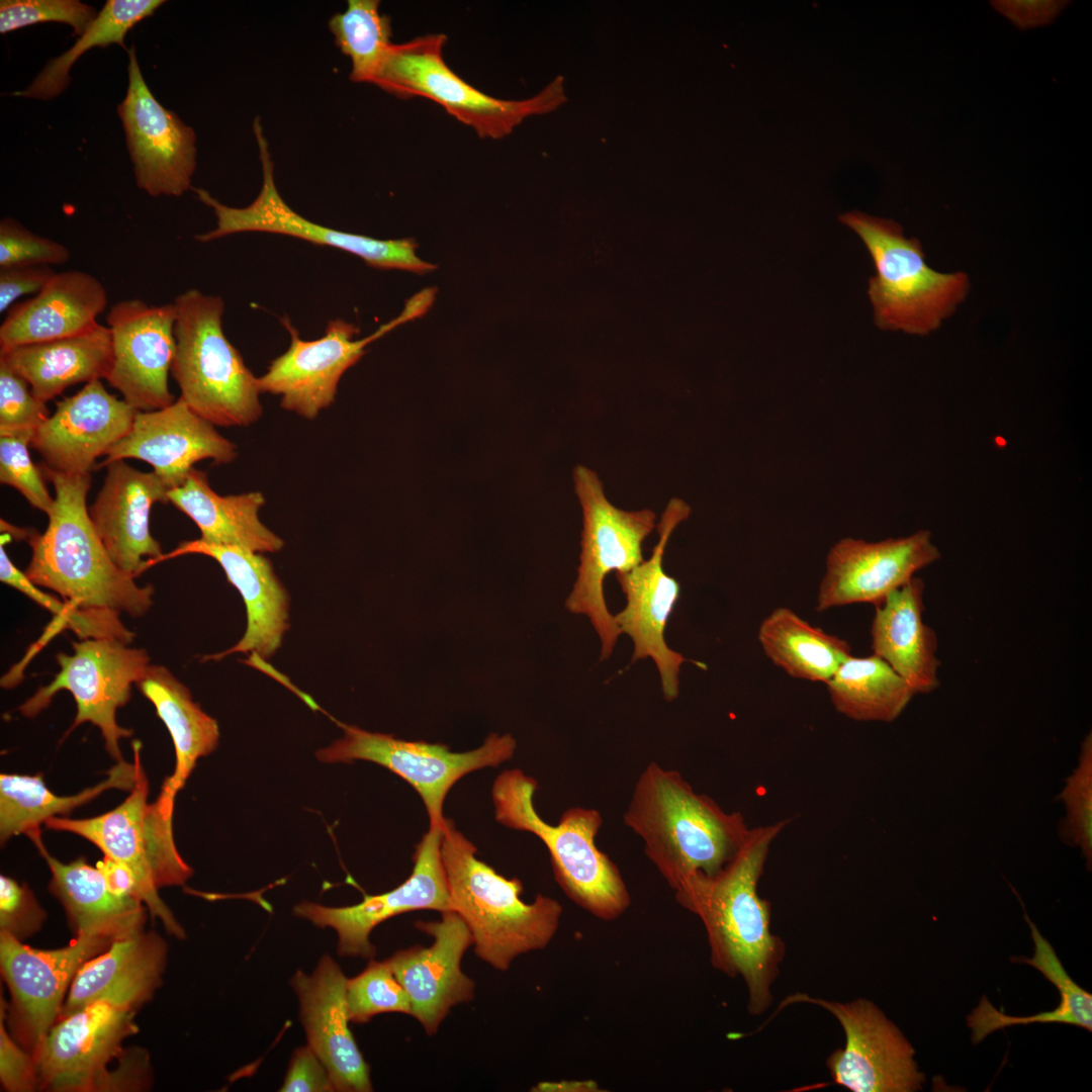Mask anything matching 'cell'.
<instances>
[{
	"label": "cell",
	"instance_id": "cell-14",
	"mask_svg": "<svg viewBox=\"0 0 1092 1092\" xmlns=\"http://www.w3.org/2000/svg\"><path fill=\"white\" fill-rule=\"evenodd\" d=\"M253 130L263 175L258 196L250 205L238 208L221 203L204 189L194 188L197 198L212 208L216 216V226L197 235V241L208 243L246 232L271 233L346 251L378 269H400L424 274L437 268L417 256L418 244L413 239L378 240L346 233L310 221L295 212L277 190L273 161L259 117L254 120Z\"/></svg>",
	"mask_w": 1092,
	"mask_h": 1092
},
{
	"label": "cell",
	"instance_id": "cell-39",
	"mask_svg": "<svg viewBox=\"0 0 1092 1092\" xmlns=\"http://www.w3.org/2000/svg\"><path fill=\"white\" fill-rule=\"evenodd\" d=\"M164 3L163 0H107L76 42L63 55L52 59L26 89L12 95L40 100L60 95L70 84L73 64L85 52L112 43L127 50L124 46L127 32Z\"/></svg>",
	"mask_w": 1092,
	"mask_h": 1092
},
{
	"label": "cell",
	"instance_id": "cell-15",
	"mask_svg": "<svg viewBox=\"0 0 1092 1092\" xmlns=\"http://www.w3.org/2000/svg\"><path fill=\"white\" fill-rule=\"evenodd\" d=\"M795 1003L819 1006L841 1025L845 1044L826 1060L835 1084L852 1092L922 1090L925 1074L914 1060L912 1044L875 1003L864 998L830 1001L798 992L787 996L778 1010Z\"/></svg>",
	"mask_w": 1092,
	"mask_h": 1092
},
{
	"label": "cell",
	"instance_id": "cell-2",
	"mask_svg": "<svg viewBox=\"0 0 1092 1092\" xmlns=\"http://www.w3.org/2000/svg\"><path fill=\"white\" fill-rule=\"evenodd\" d=\"M624 824L674 891L696 873L721 871L740 850L750 828L739 812H726L694 791L674 769L650 762L636 781Z\"/></svg>",
	"mask_w": 1092,
	"mask_h": 1092
},
{
	"label": "cell",
	"instance_id": "cell-31",
	"mask_svg": "<svg viewBox=\"0 0 1092 1092\" xmlns=\"http://www.w3.org/2000/svg\"><path fill=\"white\" fill-rule=\"evenodd\" d=\"M106 306L98 278L80 270L57 272L40 291L8 309L0 326V352L81 334L97 324Z\"/></svg>",
	"mask_w": 1092,
	"mask_h": 1092
},
{
	"label": "cell",
	"instance_id": "cell-49",
	"mask_svg": "<svg viewBox=\"0 0 1092 1092\" xmlns=\"http://www.w3.org/2000/svg\"><path fill=\"white\" fill-rule=\"evenodd\" d=\"M46 919L44 909L26 884L0 876V931L22 941L38 932Z\"/></svg>",
	"mask_w": 1092,
	"mask_h": 1092
},
{
	"label": "cell",
	"instance_id": "cell-26",
	"mask_svg": "<svg viewBox=\"0 0 1092 1092\" xmlns=\"http://www.w3.org/2000/svg\"><path fill=\"white\" fill-rule=\"evenodd\" d=\"M105 467L106 476L88 509L89 517L112 561L136 577L163 555L151 534L150 517L156 503H169V488L154 471L143 472L124 460Z\"/></svg>",
	"mask_w": 1092,
	"mask_h": 1092
},
{
	"label": "cell",
	"instance_id": "cell-52",
	"mask_svg": "<svg viewBox=\"0 0 1092 1092\" xmlns=\"http://www.w3.org/2000/svg\"><path fill=\"white\" fill-rule=\"evenodd\" d=\"M56 273L48 265L0 268V312L8 310L21 296L36 294Z\"/></svg>",
	"mask_w": 1092,
	"mask_h": 1092
},
{
	"label": "cell",
	"instance_id": "cell-7",
	"mask_svg": "<svg viewBox=\"0 0 1092 1092\" xmlns=\"http://www.w3.org/2000/svg\"><path fill=\"white\" fill-rule=\"evenodd\" d=\"M149 790L142 767L129 795L114 809L81 819L57 816L43 825L88 840L105 857L126 868L133 877L138 897L151 916L160 920L169 934L183 939L185 930L159 896V889L183 886L193 871L175 843L174 807L158 799L150 803Z\"/></svg>",
	"mask_w": 1092,
	"mask_h": 1092
},
{
	"label": "cell",
	"instance_id": "cell-23",
	"mask_svg": "<svg viewBox=\"0 0 1092 1092\" xmlns=\"http://www.w3.org/2000/svg\"><path fill=\"white\" fill-rule=\"evenodd\" d=\"M415 926L433 937L431 946L400 949L386 961L408 995L412 1016L434 1035L452 1007L474 998L475 982L461 969L473 938L452 910L442 912L439 921H417Z\"/></svg>",
	"mask_w": 1092,
	"mask_h": 1092
},
{
	"label": "cell",
	"instance_id": "cell-32",
	"mask_svg": "<svg viewBox=\"0 0 1092 1092\" xmlns=\"http://www.w3.org/2000/svg\"><path fill=\"white\" fill-rule=\"evenodd\" d=\"M925 583L913 576L875 607L873 654L885 660L916 694L939 687L936 632L923 621Z\"/></svg>",
	"mask_w": 1092,
	"mask_h": 1092
},
{
	"label": "cell",
	"instance_id": "cell-51",
	"mask_svg": "<svg viewBox=\"0 0 1092 1092\" xmlns=\"http://www.w3.org/2000/svg\"><path fill=\"white\" fill-rule=\"evenodd\" d=\"M280 1091L326 1092L335 1088L327 1068L307 1044L294 1051Z\"/></svg>",
	"mask_w": 1092,
	"mask_h": 1092
},
{
	"label": "cell",
	"instance_id": "cell-13",
	"mask_svg": "<svg viewBox=\"0 0 1092 1092\" xmlns=\"http://www.w3.org/2000/svg\"><path fill=\"white\" fill-rule=\"evenodd\" d=\"M128 645L112 639L72 642L73 654H57L59 672L19 706L20 713L32 718L50 705L58 692L68 691L75 700L77 713L67 734L89 722L99 728L108 754L116 762L124 760L119 742L130 737L132 730L117 723L116 712L127 704L131 686L150 665L145 649Z\"/></svg>",
	"mask_w": 1092,
	"mask_h": 1092
},
{
	"label": "cell",
	"instance_id": "cell-6",
	"mask_svg": "<svg viewBox=\"0 0 1092 1092\" xmlns=\"http://www.w3.org/2000/svg\"><path fill=\"white\" fill-rule=\"evenodd\" d=\"M175 354L171 374L180 398L220 427H246L262 414L258 385L222 329L224 301L191 288L175 297Z\"/></svg>",
	"mask_w": 1092,
	"mask_h": 1092
},
{
	"label": "cell",
	"instance_id": "cell-24",
	"mask_svg": "<svg viewBox=\"0 0 1092 1092\" xmlns=\"http://www.w3.org/2000/svg\"><path fill=\"white\" fill-rule=\"evenodd\" d=\"M138 412L95 380L56 403L55 413L35 430L30 446L54 471L91 473L97 458L106 456L129 433Z\"/></svg>",
	"mask_w": 1092,
	"mask_h": 1092
},
{
	"label": "cell",
	"instance_id": "cell-17",
	"mask_svg": "<svg viewBox=\"0 0 1092 1092\" xmlns=\"http://www.w3.org/2000/svg\"><path fill=\"white\" fill-rule=\"evenodd\" d=\"M690 514L685 500L671 498L657 524L658 542L651 556L630 570L616 572L627 604L614 615L615 622L621 634L633 641L631 662L653 660L667 702L678 697L680 667L688 659L665 642L666 623L680 595V584L664 571L663 556L672 532Z\"/></svg>",
	"mask_w": 1092,
	"mask_h": 1092
},
{
	"label": "cell",
	"instance_id": "cell-34",
	"mask_svg": "<svg viewBox=\"0 0 1092 1092\" xmlns=\"http://www.w3.org/2000/svg\"><path fill=\"white\" fill-rule=\"evenodd\" d=\"M167 497L195 523L205 542L258 553L277 552L284 545L259 519L265 503L261 492L219 495L210 487L206 473L193 468L180 485L168 490Z\"/></svg>",
	"mask_w": 1092,
	"mask_h": 1092
},
{
	"label": "cell",
	"instance_id": "cell-30",
	"mask_svg": "<svg viewBox=\"0 0 1092 1092\" xmlns=\"http://www.w3.org/2000/svg\"><path fill=\"white\" fill-rule=\"evenodd\" d=\"M40 835V829L26 834L47 862L50 891L62 904L77 935L113 942L144 930L147 907L139 898L114 892L102 871L84 856L60 861L49 852Z\"/></svg>",
	"mask_w": 1092,
	"mask_h": 1092
},
{
	"label": "cell",
	"instance_id": "cell-33",
	"mask_svg": "<svg viewBox=\"0 0 1092 1092\" xmlns=\"http://www.w3.org/2000/svg\"><path fill=\"white\" fill-rule=\"evenodd\" d=\"M0 358L47 402L72 385L106 379L112 362L111 336L97 323L78 335L0 352Z\"/></svg>",
	"mask_w": 1092,
	"mask_h": 1092
},
{
	"label": "cell",
	"instance_id": "cell-47",
	"mask_svg": "<svg viewBox=\"0 0 1092 1092\" xmlns=\"http://www.w3.org/2000/svg\"><path fill=\"white\" fill-rule=\"evenodd\" d=\"M1031 938L1034 942L1032 958H1016V962L1027 964L1038 970L1046 980L1055 985L1060 994V1004L1071 1011L1078 1020L1079 1027L1092 1030V996L1075 983L1064 969L1054 947L1041 935L1037 927L1025 913Z\"/></svg>",
	"mask_w": 1092,
	"mask_h": 1092
},
{
	"label": "cell",
	"instance_id": "cell-28",
	"mask_svg": "<svg viewBox=\"0 0 1092 1092\" xmlns=\"http://www.w3.org/2000/svg\"><path fill=\"white\" fill-rule=\"evenodd\" d=\"M186 554H201L216 560L230 583L241 594L247 610V629L241 640L222 652L204 656L203 661L220 660L237 652L253 653L261 660L271 657L289 629V596L271 562L261 553L243 547L196 539L181 542L163 554L158 563Z\"/></svg>",
	"mask_w": 1092,
	"mask_h": 1092
},
{
	"label": "cell",
	"instance_id": "cell-45",
	"mask_svg": "<svg viewBox=\"0 0 1092 1092\" xmlns=\"http://www.w3.org/2000/svg\"><path fill=\"white\" fill-rule=\"evenodd\" d=\"M1067 808L1064 834L1081 847L1087 860L1092 855V738L1089 734L1081 749L1080 763L1068 779L1061 794Z\"/></svg>",
	"mask_w": 1092,
	"mask_h": 1092
},
{
	"label": "cell",
	"instance_id": "cell-44",
	"mask_svg": "<svg viewBox=\"0 0 1092 1092\" xmlns=\"http://www.w3.org/2000/svg\"><path fill=\"white\" fill-rule=\"evenodd\" d=\"M33 434L0 436V481L15 488L36 510L46 515L55 498L49 492L43 473L32 461L28 446Z\"/></svg>",
	"mask_w": 1092,
	"mask_h": 1092
},
{
	"label": "cell",
	"instance_id": "cell-1",
	"mask_svg": "<svg viewBox=\"0 0 1092 1092\" xmlns=\"http://www.w3.org/2000/svg\"><path fill=\"white\" fill-rule=\"evenodd\" d=\"M787 824L750 828L737 854L717 874L696 873L675 890L679 905L702 922L714 969L740 978L747 991V1011L763 1014L772 1004L786 944L770 930V903L757 891L774 840Z\"/></svg>",
	"mask_w": 1092,
	"mask_h": 1092
},
{
	"label": "cell",
	"instance_id": "cell-43",
	"mask_svg": "<svg viewBox=\"0 0 1092 1092\" xmlns=\"http://www.w3.org/2000/svg\"><path fill=\"white\" fill-rule=\"evenodd\" d=\"M97 14L94 7L78 0H2L0 32L41 22H60L70 25L74 34L80 36Z\"/></svg>",
	"mask_w": 1092,
	"mask_h": 1092
},
{
	"label": "cell",
	"instance_id": "cell-27",
	"mask_svg": "<svg viewBox=\"0 0 1092 1092\" xmlns=\"http://www.w3.org/2000/svg\"><path fill=\"white\" fill-rule=\"evenodd\" d=\"M345 977L330 957L311 975L297 971L290 983L300 1005L307 1044L328 1070L335 1091H372L370 1069L349 1028Z\"/></svg>",
	"mask_w": 1092,
	"mask_h": 1092
},
{
	"label": "cell",
	"instance_id": "cell-20",
	"mask_svg": "<svg viewBox=\"0 0 1092 1092\" xmlns=\"http://www.w3.org/2000/svg\"><path fill=\"white\" fill-rule=\"evenodd\" d=\"M175 320L173 302L157 305L139 298L115 302L106 315L112 343L106 380L139 412L175 401L168 383L176 348Z\"/></svg>",
	"mask_w": 1092,
	"mask_h": 1092
},
{
	"label": "cell",
	"instance_id": "cell-41",
	"mask_svg": "<svg viewBox=\"0 0 1092 1092\" xmlns=\"http://www.w3.org/2000/svg\"><path fill=\"white\" fill-rule=\"evenodd\" d=\"M11 541L10 534L4 532L0 540V580L24 594L30 600L54 614V620L47 638L55 632L69 629L80 640L112 639L130 644L134 633L127 629L119 619V613L107 609H80L66 601L57 599L40 590L10 560L5 545Z\"/></svg>",
	"mask_w": 1092,
	"mask_h": 1092
},
{
	"label": "cell",
	"instance_id": "cell-16",
	"mask_svg": "<svg viewBox=\"0 0 1092 1092\" xmlns=\"http://www.w3.org/2000/svg\"><path fill=\"white\" fill-rule=\"evenodd\" d=\"M106 938L77 935L68 945L38 949L0 931L1 974L11 996L6 1017L11 1033L33 1055L58 1021L66 994L79 970L105 951Z\"/></svg>",
	"mask_w": 1092,
	"mask_h": 1092
},
{
	"label": "cell",
	"instance_id": "cell-53",
	"mask_svg": "<svg viewBox=\"0 0 1092 1092\" xmlns=\"http://www.w3.org/2000/svg\"><path fill=\"white\" fill-rule=\"evenodd\" d=\"M991 4L1020 29L1051 23L1066 6L1063 1H992Z\"/></svg>",
	"mask_w": 1092,
	"mask_h": 1092
},
{
	"label": "cell",
	"instance_id": "cell-42",
	"mask_svg": "<svg viewBox=\"0 0 1092 1092\" xmlns=\"http://www.w3.org/2000/svg\"><path fill=\"white\" fill-rule=\"evenodd\" d=\"M346 1002L349 1020L357 1024L367 1023L385 1012L412 1016L408 995L386 960L371 959L360 974L348 979Z\"/></svg>",
	"mask_w": 1092,
	"mask_h": 1092
},
{
	"label": "cell",
	"instance_id": "cell-29",
	"mask_svg": "<svg viewBox=\"0 0 1092 1092\" xmlns=\"http://www.w3.org/2000/svg\"><path fill=\"white\" fill-rule=\"evenodd\" d=\"M168 946L154 931L113 941L75 976L60 1018L96 1002L135 1012L162 983Z\"/></svg>",
	"mask_w": 1092,
	"mask_h": 1092
},
{
	"label": "cell",
	"instance_id": "cell-21",
	"mask_svg": "<svg viewBox=\"0 0 1092 1092\" xmlns=\"http://www.w3.org/2000/svg\"><path fill=\"white\" fill-rule=\"evenodd\" d=\"M281 321L291 337L290 346L271 361L258 385L261 392L279 395L283 408L308 420L334 402L343 374L363 357L366 346L393 329L388 323L355 340L359 333L355 325L333 320L322 338L305 341L287 317Z\"/></svg>",
	"mask_w": 1092,
	"mask_h": 1092
},
{
	"label": "cell",
	"instance_id": "cell-4",
	"mask_svg": "<svg viewBox=\"0 0 1092 1092\" xmlns=\"http://www.w3.org/2000/svg\"><path fill=\"white\" fill-rule=\"evenodd\" d=\"M476 847L446 818L441 857L450 903L465 922L475 954L497 971H507L522 954L545 948L555 936L561 904L538 894L521 899L522 882L507 879L476 856Z\"/></svg>",
	"mask_w": 1092,
	"mask_h": 1092
},
{
	"label": "cell",
	"instance_id": "cell-22",
	"mask_svg": "<svg viewBox=\"0 0 1092 1092\" xmlns=\"http://www.w3.org/2000/svg\"><path fill=\"white\" fill-rule=\"evenodd\" d=\"M940 556L927 530L877 542L841 539L827 554L816 611L852 604L879 606Z\"/></svg>",
	"mask_w": 1092,
	"mask_h": 1092
},
{
	"label": "cell",
	"instance_id": "cell-18",
	"mask_svg": "<svg viewBox=\"0 0 1092 1092\" xmlns=\"http://www.w3.org/2000/svg\"><path fill=\"white\" fill-rule=\"evenodd\" d=\"M444 826L429 827L417 845L412 874L393 890L366 895L360 903L346 907L303 901L294 907V914L317 927L333 928L338 935L340 956L374 959L376 948L370 934L381 922L411 911L452 910L441 857Z\"/></svg>",
	"mask_w": 1092,
	"mask_h": 1092
},
{
	"label": "cell",
	"instance_id": "cell-12",
	"mask_svg": "<svg viewBox=\"0 0 1092 1092\" xmlns=\"http://www.w3.org/2000/svg\"><path fill=\"white\" fill-rule=\"evenodd\" d=\"M344 735L316 751L326 763L366 760L377 763L407 782L421 796L430 826H443V806L448 792L465 775L497 766L513 757L517 743L510 734L492 733L473 750L454 752L447 745L406 741L389 734L370 732L340 724Z\"/></svg>",
	"mask_w": 1092,
	"mask_h": 1092
},
{
	"label": "cell",
	"instance_id": "cell-38",
	"mask_svg": "<svg viewBox=\"0 0 1092 1092\" xmlns=\"http://www.w3.org/2000/svg\"><path fill=\"white\" fill-rule=\"evenodd\" d=\"M836 711L854 721L892 722L915 693L882 658L850 655L825 682Z\"/></svg>",
	"mask_w": 1092,
	"mask_h": 1092
},
{
	"label": "cell",
	"instance_id": "cell-50",
	"mask_svg": "<svg viewBox=\"0 0 1092 1092\" xmlns=\"http://www.w3.org/2000/svg\"><path fill=\"white\" fill-rule=\"evenodd\" d=\"M7 1002L0 1005V1080L9 1092L38 1090L34 1057L12 1036L6 1026Z\"/></svg>",
	"mask_w": 1092,
	"mask_h": 1092
},
{
	"label": "cell",
	"instance_id": "cell-11",
	"mask_svg": "<svg viewBox=\"0 0 1092 1092\" xmlns=\"http://www.w3.org/2000/svg\"><path fill=\"white\" fill-rule=\"evenodd\" d=\"M135 1012L106 1002L87 1005L58 1019L33 1053L38 1090L52 1092L121 1091L141 1088L133 1063L107 1069L122 1053L123 1040L138 1031Z\"/></svg>",
	"mask_w": 1092,
	"mask_h": 1092
},
{
	"label": "cell",
	"instance_id": "cell-19",
	"mask_svg": "<svg viewBox=\"0 0 1092 1092\" xmlns=\"http://www.w3.org/2000/svg\"><path fill=\"white\" fill-rule=\"evenodd\" d=\"M128 86L117 105L136 185L151 196H181L191 189L196 165L195 133L152 94L132 44Z\"/></svg>",
	"mask_w": 1092,
	"mask_h": 1092
},
{
	"label": "cell",
	"instance_id": "cell-46",
	"mask_svg": "<svg viewBox=\"0 0 1092 1092\" xmlns=\"http://www.w3.org/2000/svg\"><path fill=\"white\" fill-rule=\"evenodd\" d=\"M49 418L47 402L38 399L28 382L0 358V436L34 434Z\"/></svg>",
	"mask_w": 1092,
	"mask_h": 1092
},
{
	"label": "cell",
	"instance_id": "cell-5",
	"mask_svg": "<svg viewBox=\"0 0 1092 1092\" xmlns=\"http://www.w3.org/2000/svg\"><path fill=\"white\" fill-rule=\"evenodd\" d=\"M537 787V781L521 769L502 772L491 788L496 821L530 832L545 844L555 880L573 903L599 919L619 918L631 897L616 863L596 845L601 813L572 807L558 824H548L535 809Z\"/></svg>",
	"mask_w": 1092,
	"mask_h": 1092
},
{
	"label": "cell",
	"instance_id": "cell-37",
	"mask_svg": "<svg viewBox=\"0 0 1092 1092\" xmlns=\"http://www.w3.org/2000/svg\"><path fill=\"white\" fill-rule=\"evenodd\" d=\"M757 639L766 657L792 677L826 682L851 654L848 642L824 632L787 607L760 623Z\"/></svg>",
	"mask_w": 1092,
	"mask_h": 1092
},
{
	"label": "cell",
	"instance_id": "cell-40",
	"mask_svg": "<svg viewBox=\"0 0 1092 1092\" xmlns=\"http://www.w3.org/2000/svg\"><path fill=\"white\" fill-rule=\"evenodd\" d=\"M377 0H349L344 12L334 14L329 28L340 51L351 61L350 79L372 84L389 47L391 24Z\"/></svg>",
	"mask_w": 1092,
	"mask_h": 1092
},
{
	"label": "cell",
	"instance_id": "cell-35",
	"mask_svg": "<svg viewBox=\"0 0 1092 1092\" xmlns=\"http://www.w3.org/2000/svg\"><path fill=\"white\" fill-rule=\"evenodd\" d=\"M135 685L155 707L174 744V771L165 779L158 799L175 806L176 795L184 787L197 760L216 748L218 725L192 700L189 689L163 665L150 664Z\"/></svg>",
	"mask_w": 1092,
	"mask_h": 1092
},
{
	"label": "cell",
	"instance_id": "cell-8",
	"mask_svg": "<svg viewBox=\"0 0 1092 1092\" xmlns=\"http://www.w3.org/2000/svg\"><path fill=\"white\" fill-rule=\"evenodd\" d=\"M839 219L860 237L874 260L877 274L868 292L878 328L927 335L966 298L968 275L931 269L919 240L905 238L896 221L860 211Z\"/></svg>",
	"mask_w": 1092,
	"mask_h": 1092
},
{
	"label": "cell",
	"instance_id": "cell-48",
	"mask_svg": "<svg viewBox=\"0 0 1092 1092\" xmlns=\"http://www.w3.org/2000/svg\"><path fill=\"white\" fill-rule=\"evenodd\" d=\"M71 257L63 244L33 234L11 217L0 221V268L20 265H62Z\"/></svg>",
	"mask_w": 1092,
	"mask_h": 1092
},
{
	"label": "cell",
	"instance_id": "cell-9",
	"mask_svg": "<svg viewBox=\"0 0 1092 1092\" xmlns=\"http://www.w3.org/2000/svg\"><path fill=\"white\" fill-rule=\"evenodd\" d=\"M446 40L445 34L433 33L392 43L372 84L398 98H428L482 139H502L526 117L550 112L566 100L560 76L529 99L504 100L489 96L465 82L446 64L443 57Z\"/></svg>",
	"mask_w": 1092,
	"mask_h": 1092
},
{
	"label": "cell",
	"instance_id": "cell-54",
	"mask_svg": "<svg viewBox=\"0 0 1092 1092\" xmlns=\"http://www.w3.org/2000/svg\"><path fill=\"white\" fill-rule=\"evenodd\" d=\"M534 1091H566V1092H593L599 1091V1086L594 1081L589 1080H566L559 1082H541L534 1089Z\"/></svg>",
	"mask_w": 1092,
	"mask_h": 1092
},
{
	"label": "cell",
	"instance_id": "cell-36",
	"mask_svg": "<svg viewBox=\"0 0 1092 1092\" xmlns=\"http://www.w3.org/2000/svg\"><path fill=\"white\" fill-rule=\"evenodd\" d=\"M142 744L132 742L133 763L116 762L107 770V777L97 785L70 796H60L50 791L41 775H0V840L2 845L19 834L40 829L49 819L69 815L102 793L111 790L130 792L141 768Z\"/></svg>",
	"mask_w": 1092,
	"mask_h": 1092
},
{
	"label": "cell",
	"instance_id": "cell-3",
	"mask_svg": "<svg viewBox=\"0 0 1092 1092\" xmlns=\"http://www.w3.org/2000/svg\"><path fill=\"white\" fill-rule=\"evenodd\" d=\"M55 502L41 534H28L31 559L26 576L80 609H107L133 618L153 606L152 584L139 585L110 558L89 517L91 473L70 475L42 465Z\"/></svg>",
	"mask_w": 1092,
	"mask_h": 1092
},
{
	"label": "cell",
	"instance_id": "cell-10",
	"mask_svg": "<svg viewBox=\"0 0 1092 1092\" xmlns=\"http://www.w3.org/2000/svg\"><path fill=\"white\" fill-rule=\"evenodd\" d=\"M573 482L582 510V531L577 577L565 608L587 617L601 641V660H606L621 632L605 602V577L644 560L642 544L655 528L656 515L649 509L625 511L613 506L598 474L584 465L574 467Z\"/></svg>",
	"mask_w": 1092,
	"mask_h": 1092
},
{
	"label": "cell",
	"instance_id": "cell-25",
	"mask_svg": "<svg viewBox=\"0 0 1092 1092\" xmlns=\"http://www.w3.org/2000/svg\"><path fill=\"white\" fill-rule=\"evenodd\" d=\"M236 456V445L179 397L166 407L138 412L129 433L107 452L100 466L142 460L170 489L185 480L195 463L211 459L224 464Z\"/></svg>",
	"mask_w": 1092,
	"mask_h": 1092
}]
</instances>
